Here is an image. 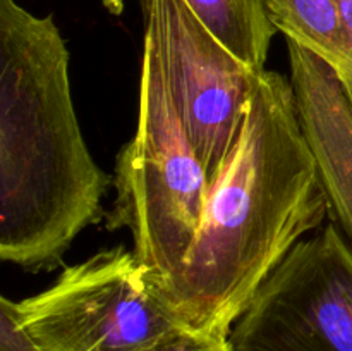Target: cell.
<instances>
[{"label":"cell","instance_id":"cell-4","mask_svg":"<svg viewBox=\"0 0 352 351\" xmlns=\"http://www.w3.org/2000/svg\"><path fill=\"white\" fill-rule=\"evenodd\" d=\"M14 310L43 351H141L182 327L122 244L64 267L50 288L14 301Z\"/></svg>","mask_w":352,"mask_h":351},{"label":"cell","instance_id":"cell-5","mask_svg":"<svg viewBox=\"0 0 352 351\" xmlns=\"http://www.w3.org/2000/svg\"><path fill=\"white\" fill-rule=\"evenodd\" d=\"M229 341L234 351H352V241L336 222L289 250Z\"/></svg>","mask_w":352,"mask_h":351},{"label":"cell","instance_id":"cell-7","mask_svg":"<svg viewBox=\"0 0 352 351\" xmlns=\"http://www.w3.org/2000/svg\"><path fill=\"white\" fill-rule=\"evenodd\" d=\"M296 117L315 162L329 215L352 241V102L339 71L298 41L289 40Z\"/></svg>","mask_w":352,"mask_h":351},{"label":"cell","instance_id":"cell-2","mask_svg":"<svg viewBox=\"0 0 352 351\" xmlns=\"http://www.w3.org/2000/svg\"><path fill=\"white\" fill-rule=\"evenodd\" d=\"M69 58L52 14L0 0V258L26 272L57 267L113 184L82 136Z\"/></svg>","mask_w":352,"mask_h":351},{"label":"cell","instance_id":"cell-12","mask_svg":"<svg viewBox=\"0 0 352 351\" xmlns=\"http://www.w3.org/2000/svg\"><path fill=\"white\" fill-rule=\"evenodd\" d=\"M337 10H339L340 24H342L344 34H346L347 47L352 57V0H336Z\"/></svg>","mask_w":352,"mask_h":351},{"label":"cell","instance_id":"cell-10","mask_svg":"<svg viewBox=\"0 0 352 351\" xmlns=\"http://www.w3.org/2000/svg\"><path fill=\"white\" fill-rule=\"evenodd\" d=\"M141 351H234V348L229 337L208 336L181 327Z\"/></svg>","mask_w":352,"mask_h":351},{"label":"cell","instance_id":"cell-13","mask_svg":"<svg viewBox=\"0 0 352 351\" xmlns=\"http://www.w3.org/2000/svg\"><path fill=\"white\" fill-rule=\"evenodd\" d=\"M337 71H339L340 78H342L344 85H346L347 93H349L351 102H352V64L346 65V67H342V69H337Z\"/></svg>","mask_w":352,"mask_h":351},{"label":"cell","instance_id":"cell-3","mask_svg":"<svg viewBox=\"0 0 352 351\" xmlns=\"http://www.w3.org/2000/svg\"><path fill=\"white\" fill-rule=\"evenodd\" d=\"M113 186L116 202L107 213V229L129 231L134 255L162 291L201 222L208 178L186 133L155 45L146 36L138 126L117 155Z\"/></svg>","mask_w":352,"mask_h":351},{"label":"cell","instance_id":"cell-11","mask_svg":"<svg viewBox=\"0 0 352 351\" xmlns=\"http://www.w3.org/2000/svg\"><path fill=\"white\" fill-rule=\"evenodd\" d=\"M0 351H43L21 326L14 301L7 296L0 299Z\"/></svg>","mask_w":352,"mask_h":351},{"label":"cell","instance_id":"cell-9","mask_svg":"<svg viewBox=\"0 0 352 351\" xmlns=\"http://www.w3.org/2000/svg\"><path fill=\"white\" fill-rule=\"evenodd\" d=\"M270 21L336 69L352 64L336 0H263Z\"/></svg>","mask_w":352,"mask_h":351},{"label":"cell","instance_id":"cell-1","mask_svg":"<svg viewBox=\"0 0 352 351\" xmlns=\"http://www.w3.org/2000/svg\"><path fill=\"white\" fill-rule=\"evenodd\" d=\"M325 217L329 203L299 129L291 83L265 69L162 298L184 329L229 337L261 282Z\"/></svg>","mask_w":352,"mask_h":351},{"label":"cell","instance_id":"cell-6","mask_svg":"<svg viewBox=\"0 0 352 351\" xmlns=\"http://www.w3.org/2000/svg\"><path fill=\"white\" fill-rule=\"evenodd\" d=\"M144 36L162 71L208 184L232 151L263 71L223 47L184 0H141Z\"/></svg>","mask_w":352,"mask_h":351},{"label":"cell","instance_id":"cell-8","mask_svg":"<svg viewBox=\"0 0 352 351\" xmlns=\"http://www.w3.org/2000/svg\"><path fill=\"white\" fill-rule=\"evenodd\" d=\"M206 30L239 61L265 71L277 28L263 0H184Z\"/></svg>","mask_w":352,"mask_h":351}]
</instances>
